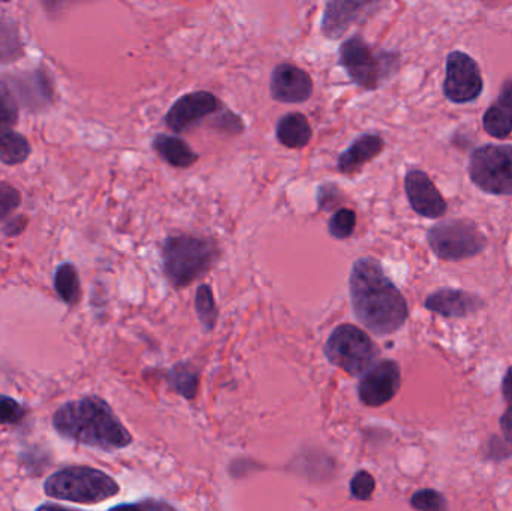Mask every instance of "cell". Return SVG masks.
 Returning <instances> with one entry per match:
<instances>
[{
  "mask_svg": "<svg viewBox=\"0 0 512 511\" xmlns=\"http://www.w3.org/2000/svg\"><path fill=\"white\" fill-rule=\"evenodd\" d=\"M349 296L355 318L373 335H393L408 320L405 297L376 258L361 257L352 264Z\"/></svg>",
  "mask_w": 512,
  "mask_h": 511,
  "instance_id": "cell-1",
  "label": "cell"
},
{
  "mask_svg": "<svg viewBox=\"0 0 512 511\" xmlns=\"http://www.w3.org/2000/svg\"><path fill=\"white\" fill-rule=\"evenodd\" d=\"M53 428L65 440L104 452L126 449L132 444L128 429L108 402L98 396L63 404L54 413Z\"/></svg>",
  "mask_w": 512,
  "mask_h": 511,
  "instance_id": "cell-2",
  "label": "cell"
},
{
  "mask_svg": "<svg viewBox=\"0 0 512 511\" xmlns=\"http://www.w3.org/2000/svg\"><path fill=\"white\" fill-rule=\"evenodd\" d=\"M221 248L212 237L174 234L162 243V269L176 290L206 276L221 260Z\"/></svg>",
  "mask_w": 512,
  "mask_h": 511,
  "instance_id": "cell-3",
  "label": "cell"
},
{
  "mask_svg": "<svg viewBox=\"0 0 512 511\" xmlns=\"http://www.w3.org/2000/svg\"><path fill=\"white\" fill-rule=\"evenodd\" d=\"M47 497L77 504H99L116 497L119 483L92 467H66L51 474L44 483Z\"/></svg>",
  "mask_w": 512,
  "mask_h": 511,
  "instance_id": "cell-4",
  "label": "cell"
},
{
  "mask_svg": "<svg viewBox=\"0 0 512 511\" xmlns=\"http://www.w3.org/2000/svg\"><path fill=\"white\" fill-rule=\"evenodd\" d=\"M339 65L352 83L364 90H376L396 74L399 54L376 51L360 35H354L340 45Z\"/></svg>",
  "mask_w": 512,
  "mask_h": 511,
  "instance_id": "cell-5",
  "label": "cell"
},
{
  "mask_svg": "<svg viewBox=\"0 0 512 511\" xmlns=\"http://www.w3.org/2000/svg\"><path fill=\"white\" fill-rule=\"evenodd\" d=\"M324 354L331 365L351 377L364 375L379 356V348L369 335L354 324H340L328 336Z\"/></svg>",
  "mask_w": 512,
  "mask_h": 511,
  "instance_id": "cell-6",
  "label": "cell"
},
{
  "mask_svg": "<svg viewBox=\"0 0 512 511\" xmlns=\"http://www.w3.org/2000/svg\"><path fill=\"white\" fill-rule=\"evenodd\" d=\"M427 242L436 257L454 263L481 254L487 246L480 228L465 219H450L436 224L427 233Z\"/></svg>",
  "mask_w": 512,
  "mask_h": 511,
  "instance_id": "cell-7",
  "label": "cell"
},
{
  "mask_svg": "<svg viewBox=\"0 0 512 511\" xmlns=\"http://www.w3.org/2000/svg\"><path fill=\"white\" fill-rule=\"evenodd\" d=\"M469 177L490 195H512V146L487 144L478 147L469 159Z\"/></svg>",
  "mask_w": 512,
  "mask_h": 511,
  "instance_id": "cell-8",
  "label": "cell"
},
{
  "mask_svg": "<svg viewBox=\"0 0 512 511\" xmlns=\"http://www.w3.org/2000/svg\"><path fill=\"white\" fill-rule=\"evenodd\" d=\"M484 81L480 66L469 54L453 51L447 57L444 93L454 104L477 101L483 93Z\"/></svg>",
  "mask_w": 512,
  "mask_h": 511,
  "instance_id": "cell-9",
  "label": "cell"
},
{
  "mask_svg": "<svg viewBox=\"0 0 512 511\" xmlns=\"http://www.w3.org/2000/svg\"><path fill=\"white\" fill-rule=\"evenodd\" d=\"M402 386L399 363L381 360L375 363L358 384V398L366 407H382L393 401Z\"/></svg>",
  "mask_w": 512,
  "mask_h": 511,
  "instance_id": "cell-10",
  "label": "cell"
},
{
  "mask_svg": "<svg viewBox=\"0 0 512 511\" xmlns=\"http://www.w3.org/2000/svg\"><path fill=\"white\" fill-rule=\"evenodd\" d=\"M222 102L215 93L207 90L186 93L180 96L165 116V125L170 131L182 134L186 129L200 123L206 117L219 113Z\"/></svg>",
  "mask_w": 512,
  "mask_h": 511,
  "instance_id": "cell-11",
  "label": "cell"
},
{
  "mask_svg": "<svg viewBox=\"0 0 512 511\" xmlns=\"http://www.w3.org/2000/svg\"><path fill=\"white\" fill-rule=\"evenodd\" d=\"M405 191L412 209L423 218L438 219L447 213V201L423 170L412 168L406 173Z\"/></svg>",
  "mask_w": 512,
  "mask_h": 511,
  "instance_id": "cell-12",
  "label": "cell"
},
{
  "mask_svg": "<svg viewBox=\"0 0 512 511\" xmlns=\"http://www.w3.org/2000/svg\"><path fill=\"white\" fill-rule=\"evenodd\" d=\"M270 95L280 104H303L313 95L312 78L292 63H280L271 72Z\"/></svg>",
  "mask_w": 512,
  "mask_h": 511,
  "instance_id": "cell-13",
  "label": "cell"
},
{
  "mask_svg": "<svg viewBox=\"0 0 512 511\" xmlns=\"http://www.w3.org/2000/svg\"><path fill=\"white\" fill-rule=\"evenodd\" d=\"M424 306L435 314L447 318H463L475 314L484 306L483 300L475 294L462 290L435 291L427 297Z\"/></svg>",
  "mask_w": 512,
  "mask_h": 511,
  "instance_id": "cell-14",
  "label": "cell"
},
{
  "mask_svg": "<svg viewBox=\"0 0 512 511\" xmlns=\"http://www.w3.org/2000/svg\"><path fill=\"white\" fill-rule=\"evenodd\" d=\"M369 5H373V3L358 2V0L328 2L325 5L324 15H322V35L331 41L342 38Z\"/></svg>",
  "mask_w": 512,
  "mask_h": 511,
  "instance_id": "cell-15",
  "label": "cell"
},
{
  "mask_svg": "<svg viewBox=\"0 0 512 511\" xmlns=\"http://www.w3.org/2000/svg\"><path fill=\"white\" fill-rule=\"evenodd\" d=\"M385 141L378 134H363L352 141L351 146L337 158V170L346 176H354L363 170L364 165L381 155Z\"/></svg>",
  "mask_w": 512,
  "mask_h": 511,
  "instance_id": "cell-16",
  "label": "cell"
},
{
  "mask_svg": "<svg viewBox=\"0 0 512 511\" xmlns=\"http://www.w3.org/2000/svg\"><path fill=\"white\" fill-rule=\"evenodd\" d=\"M152 147L171 167L189 168L200 159V155L177 135L158 134L153 138Z\"/></svg>",
  "mask_w": 512,
  "mask_h": 511,
  "instance_id": "cell-17",
  "label": "cell"
},
{
  "mask_svg": "<svg viewBox=\"0 0 512 511\" xmlns=\"http://www.w3.org/2000/svg\"><path fill=\"white\" fill-rule=\"evenodd\" d=\"M312 126L303 113H288L276 125V138L288 149H303L312 140Z\"/></svg>",
  "mask_w": 512,
  "mask_h": 511,
  "instance_id": "cell-18",
  "label": "cell"
},
{
  "mask_svg": "<svg viewBox=\"0 0 512 511\" xmlns=\"http://www.w3.org/2000/svg\"><path fill=\"white\" fill-rule=\"evenodd\" d=\"M168 384L174 392L188 401H194L200 384V374L189 363H177L168 372Z\"/></svg>",
  "mask_w": 512,
  "mask_h": 511,
  "instance_id": "cell-19",
  "label": "cell"
},
{
  "mask_svg": "<svg viewBox=\"0 0 512 511\" xmlns=\"http://www.w3.org/2000/svg\"><path fill=\"white\" fill-rule=\"evenodd\" d=\"M483 126L493 138H507L512 131V108L502 101L490 105L484 114Z\"/></svg>",
  "mask_w": 512,
  "mask_h": 511,
  "instance_id": "cell-20",
  "label": "cell"
},
{
  "mask_svg": "<svg viewBox=\"0 0 512 511\" xmlns=\"http://www.w3.org/2000/svg\"><path fill=\"white\" fill-rule=\"evenodd\" d=\"M54 287L63 302L74 306L81 299V284L77 269L72 264L66 263L57 269L54 276Z\"/></svg>",
  "mask_w": 512,
  "mask_h": 511,
  "instance_id": "cell-21",
  "label": "cell"
},
{
  "mask_svg": "<svg viewBox=\"0 0 512 511\" xmlns=\"http://www.w3.org/2000/svg\"><path fill=\"white\" fill-rule=\"evenodd\" d=\"M30 155V144L23 135L0 132V162L6 165L23 164Z\"/></svg>",
  "mask_w": 512,
  "mask_h": 511,
  "instance_id": "cell-22",
  "label": "cell"
},
{
  "mask_svg": "<svg viewBox=\"0 0 512 511\" xmlns=\"http://www.w3.org/2000/svg\"><path fill=\"white\" fill-rule=\"evenodd\" d=\"M195 311H197L198 320L203 324L204 330L212 332L216 327V323H218L219 309L210 285L201 284L197 288V293H195Z\"/></svg>",
  "mask_w": 512,
  "mask_h": 511,
  "instance_id": "cell-23",
  "label": "cell"
},
{
  "mask_svg": "<svg viewBox=\"0 0 512 511\" xmlns=\"http://www.w3.org/2000/svg\"><path fill=\"white\" fill-rule=\"evenodd\" d=\"M17 89L21 95L24 93L21 99H24V102H26L29 107H32L33 92H35L38 105L47 104V99L51 98L50 86H48L47 80H45V77H42L41 74L21 77L20 80H18Z\"/></svg>",
  "mask_w": 512,
  "mask_h": 511,
  "instance_id": "cell-24",
  "label": "cell"
},
{
  "mask_svg": "<svg viewBox=\"0 0 512 511\" xmlns=\"http://www.w3.org/2000/svg\"><path fill=\"white\" fill-rule=\"evenodd\" d=\"M355 227H357V215L354 210L337 209L328 221V233L331 237L337 240H346L354 234Z\"/></svg>",
  "mask_w": 512,
  "mask_h": 511,
  "instance_id": "cell-25",
  "label": "cell"
},
{
  "mask_svg": "<svg viewBox=\"0 0 512 511\" xmlns=\"http://www.w3.org/2000/svg\"><path fill=\"white\" fill-rule=\"evenodd\" d=\"M18 104L5 81L0 80V132H8L17 125Z\"/></svg>",
  "mask_w": 512,
  "mask_h": 511,
  "instance_id": "cell-26",
  "label": "cell"
},
{
  "mask_svg": "<svg viewBox=\"0 0 512 511\" xmlns=\"http://www.w3.org/2000/svg\"><path fill=\"white\" fill-rule=\"evenodd\" d=\"M20 53V39L14 24L0 18V62H9Z\"/></svg>",
  "mask_w": 512,
  "mask_h": 511,
  "instance_id": "cell-27",
  "label": "cell"
},
{
  "mask_svg": "<svg viewBox=\"0 0 512 511\" xmlns=\"http://www.w3.org/2000/svg\"><path fill=\"white\" fill-rule=\"evenodd\" d=\"M411 506L417 511H448L444 495L433 491V489L415 492L411 498Z\"/></svg>",
  "mask_w": 512,
  "mask_h": 511,
  "instance_id": "cell-28",
  "label": "cell"
},
{
  "mask_svg": "<svg viewBox=\"0 0 512 511\" xmlns=\"http://www.w3.org/2000/svg\"><path fill=\"white\" fill-rule=\"evenodd\" d=\"M26 408L9 396L0 395V426H14L23 422Z\"/></svg>",
  "mask_w": 512,
  "mask_h": 511,
  "instance_id": "cell-29",
  "label": "cell"
},
{
  "mask_svg": "<svg viewBox=\"0 0 512 511\" xmlns=\"http://www.w3.org/2000/svg\"><path fill=\"white\" fill-rule=\"evenodd\" d=\"M376 482L372 474L367 471H358L351 480V495L355 500H370L375 492Z\"/></svg>",
  "mask_w": 512,
  "mask_h": 511,
  "instance_id": "cell-30",
  "label": "cell"
},
{
  "mask_svg": "<svg viewBox=\"0 0 512 511\" xmlns=\"http://www.w3.org/2000/svg\"><path fill=\"white\" fill-rule=\"evenodd\" d=\"M20 203V192L8 183H0V221L8 218Z\"/></svg>",
  "mask_w": 512,
  "mask_h": 511,
  "instance_id": "cell-31",
  "label": "cell"
},
{
  "mask_svg": "<svg viewBox=\"0 0 512 511\" xmlns=\"http://www.w3.org/2000/svg\"><path fill=\"white\" fill-rule=\"evenodd\" d=\"M216 129L221 132H227V134H242L245 131V123H243L242 117L237 116L233 111L225 110L218 119L213 123Z\"/></svg>",
  "mask_w": 512,
  "mask_h": 511,
  "instance_id": "cell-32",
  "label": "cell"
},
{
  "mask_svg": "<svg viewBox=\"0 0 512 511\" xmlns=\"http://www.w3.org/2000/svg\"><path fill=\"white\" fill-rule=\"evenodd\" d=\"M340 189L333 183H325L319 186L318 189V209L319 210H333L339 207V203L334 201V198L339 197ZM342 209V207H339Z\"/></svg>",
  "mask_w": 512,
  "mask_h": 511,
  "instance_id": "cell-33",
  "label": "cell"
},
{
  "mask_svg": "<svg viewBox=\"0 0 512 511\" xmlns=\"http://www.w3.org/2000/svg\"><path fill=\"white\" fill-rule=\"evenodd\" d=\"M138 506H140V511H179L167 501L155 500V498L138 501Z\"/></svg>",
  "mask_w": 512,
  "mask_h": 511,
  "instance_id": "cell-34",
  "label": "cell"
},
{
  "mask_svg": "<svg viewBox=\"0 0 512 511\" xmlns=\"http://www.w3.org/2000/svg\"><path fill=\"white\" fill-rule=\"evenodd\" d=\"M27 219L23 218V216H18V218L11 219L8 224L5 225V234L6 236H17L21 231L26 227Z\"/></svg>",
  "mask_w": 512,
  "mask_h": 511,
  "instance_id": "cell-35",
  "label": "cell"
},
{
  "mask_svg": "<svg viewBox=\"0 0 512 511\" xmlns=\"http://www.w3.org/2000/svg\"><path fill=\"white\" fill-rule=\"evenodd\" d=\"M502 393H504L505 402L512 410V368L505 375L504 383H502Z\"/></svg>",
  "mask_w": 512,
  "mask_h": 511,
  "instance_id": "cell-36",
  "label": "cell"
},
{
  "mask_svg": "<svg viewBox=\"0 0 512 511\" xmlns=\"http://www.w3.org/2000/svg\"><path fill=\"white\" fill-rule=\"evenodd\" d=\"M501 428L505 438L512 443V410H508V413L502 417Z\"/></svg>",
  "mask_w": 512,
  "mask_h": 511,
  "instance_id": "cell-37",
  "label": "cell"
},
{
  "mask_svg": "<svg viewBox=\"0 0 512 511\" xmlns=\"http://www.w3.org/2000/svg\"><path fill=\"white\" fill-rule=\"evenodd\" d=\"M499 101L504 102V104H507L508 107L512 108V77L508 78V80L505 81L504 86H502L501 98H499Z\"/></svg>",
  "mask_w": 512,
  "mask_h": 511,
  "instance_id": "cell-38",
  "label": "cell"
},
{
  "mask_svg": "<svg viewBox=\"0 0 512 511\" xmlns=\"http://www.w3.org/2000/svg\"><path fill=\"white\" fill-rule=\"evenodd\" d=\"M108 511H140V506H138V503L119 504V506L111 507Z\"/></svg>",
  "mask_w": 512,
  "mask_h": 511,
  "instance_id": "cell-39",
  "label": "cell"
},
{
  "mask_svg": "<svg viewBox=\"0 0 512 511\" xmlns=\"http://www.w3.org/2000/svg\"><path fill=\"white\" fill-rule=\"evenodd\" d=\"M35 511H74L71 509H65V507L56 506V504H42Z\"/></svg>",
  "mask_w": 512,
  "mask_h": 511,
  "instance_id": "cell-40",
  "label": "cell"
}]
</instances>
